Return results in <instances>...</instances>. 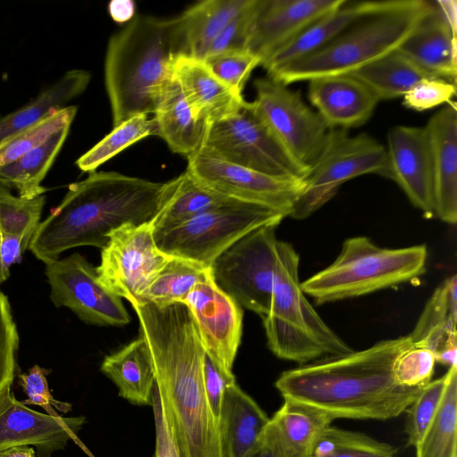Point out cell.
I'll list each match as a JSON object with an SVG mask.
<instances>
[{
  "mask_svg": "<svg viewBox=\"0 0 457 457\" xmlns=\"http://www.w3.org/2000/svg\"><path fill=\"white\" fill-rule=\"evenodd\" d=\"M153 361L162 413L178 457H227L204 386L205 351L183 303L132 306Z\"/></svg>",
  "mask_w": 457,
  "mask_h": 457,
  "instance_id": "cell-1",
  "label": "cell"
},
{
  "mask_svg": "<svg viewBox=\"0 0 457 457\" xmlns=\"http://www.w3.org/2000/svg\"><path fill=\"white\" fill-rule=\"evenodd\" d=\"M409 336L326 357L281 373L275 386L283 398L314 406L335 419L387 420L398 417L424 388H411L395 376L397 355Z\"/></svg>",
  "mask_w": 457,
  "mask_h": 457,
  "instance_id": "cell-2",
  "label": "cell"
},
{
  "mask_svg": "<svg viewBox=\"0 0 457 457\" xmlns=\"http://www.w3.org/2000/svg\"><path fill=\"white\" fill-rule=\"evenodd\" d=\"M114 171H93L68 187L61 203L40 222L29 250L44 263L79 246L103 249L110 233L128 223L151 222L170 188Z\"/></svg>",
  "mask_w": 457,
  "mask_h": 457,
  "instance_id": "cell-3",
  "label": "cell"
},
{
  "mask_svg": "<svg viewBox=\"0 0 457 457\" xmlns=\"http://www.w3.org/2000/svg\"><path fill=\"white\" fill-rule=\"evenodd\" d=\"M181 54L188 50L179 16L137 15L110 37L104 83L113 127L135 115L154 113Z\"/></svg>",
  "mask_w": 457,
  "mask_h": 457,
  "instance_id": "cell-4",
  "label": "cell"
},
{
  "mask_svg": "<svg viewBox=\"0 0 457 457\" xmlns=\"http://www.w3.org/2000/svg\"><path fill=\"white\" fill-rule=\"evenodd\" d=\"M434 1H385L313 52L270 72L268 77L288 86L322 77L349 75L397 50L431 12Z\"/></svg>",
  "mask_w": 457,
  "mask_h": 457,
  "instance_id": "cell-5",
  "label": "cell"
},
{
  "mask_svg": "<svg viewBox=\"0 0 457 457\" xmlns=\"http://www.w3.org/2000/svg\"><path fill=\"white\" fill-rule=\"evenodd\" d=\"M299 255L278 240L270 305L262 318L268 346L299 365L353 351L318 314L301 288Z\"/></svg>",
  "mask_w": 457,
  "mask_h": 457,
  "instance_id": "cell-6",
  "label": "cell"
},
{
  "mask_svg": "<svg viewBox=\"0 0 457 457\" xmlns=\"http://www.w3.org/2000/svg\"><path fill=\"white\" fill-rule=\"evenodd\" d=\"M427 260L423 245L385 248L353 237L345 240L330 265L301 282V288L321 304L358 297L419 278Z\"/></svg>",
  "mask_w": 457,
  "mask_h": 457,
  "instance_id": "cell-7",
  "label": "cell"
},
{
  "mask_svg": "<svg viewBox=\"0 0 457 457\" xmlns=\"http://www.w3.org/2000/svg\"><path fill=\"white\" fill-rule=\"evenodd\" d=\"M286 217L273 209L237 200L176 227L154 232V238L158 249L165 254L210 267L245 235L262 226H278Z\"/></svg>",
  "mask_w": 457,
  "mask_h": 457,
  "instance_id": "cell-8",
  "label": "cell"
},
{
  "mask_svg": "<svg viewBox=\"0 0 457 457\" xmlns=\"http://www.w3.org/2000/svg\"><path fill=\"white\" fill-rule=\"evenodd\" d=\"M199 150L274 177L304 179L309 172L276 137L253 102L245 101L236 113L207 124Z\"/></svg>",
  "mask_w": 457,
  "mask_h": 457,
  "instance_id": "cell-9",
  "label": "cell"
},
{
  "mask_svg": "<svg viewBox=\"0 0 457 457\" xmlns=\"http://www.w3.org/2000/svg\"><path fill=\"white\" fill-rule=\"evenodd\" d=\"M386 148L377 139L365 133L351 136L345 129H330L289 216L296 220L308 218L328 203L345 182L365 174L386 178Z\"/></svg>",
  "mask_w": 457,
  "mask_h": 457,
  "instance_id": "cell-10",
  "label": "cell"
},
{
  "mask_svg": "<svg viewBox=\"0 0 457 457\" xmlns=\"http://www.w3.org/2000/svg\"><path fill=\"white\" fill-rule=\"evenodd\" d=\"M275 225L252 230L210 266L215 283L241 307L265 317L270 309L277 261Z\"/></svg>",
  "mask_w": 457,
  "mask_h": 457,
  "instance_id": "cell-11",
  "label": "cell"
},
{
  "mask_svg": "<svg viewBox=\"0 0 457 457\" xmlns=\"http://www.w3.org/2000/svg\"><path fill=\"white\" fill-rule=\"evenodd\" d=\"M96 268L101 283L130 304L141 303L149 286L170 260L156 246L150 222L125 224L108 236Z\"/></svg>",
  "mask_w": 457,
  "mask_h": 457,
  "instance_id": "cell-12",
  "label": "cell"
},
{
  "mask_svg": "<svg viewBox=\"0 0 457 457\" xmlns=\"http://www.w3.org/2000/svg\"><path fill=\"white\" fill-rule=\"evenodd\" d=\"M253 102L259 114L287 151L310 170L320 154L329 132L316 111L301 95L270 78L254 80Z\"/></svg>",
  "mask_w": 457,
  "mask_h": 457,
  "instance_id": "cell-13",
  "label": "cell"
},
{
  "mask_svg": "<svg viewBox=\"0 0 457 457\" xmlns=\"http://www.w3.org/2000/svg\"><path fill=\"white\" fill-rule=\"evenodd\" d=\"M50 300L55 307H66L87 324L127 325L130 315L120 297L99 280L96 269L75 253L45 263Z\"/></svg>",
  "mask_w": 457,
  "mask_h": 457,
  "instance_id": "cell-14",
  "label": "cell"
},
{
  "mask_svg": "<svg viewBox=\"0 0 457 457\" xmlns=\"http://www.w3.org/2000/svg\"><path fill=\"white\" fill-rule=\"evenodd\" d=\"M187 171L206 187L228 197L265 206L289 216L304 188L303 179L274 177L236 165L198 150Z\"/></svg>",
  "mask_w": 457,
  "mask_h": 457,
  "instance_id": "cell-15",
  "label": "cell"
},
{
  "mask_svg": "<svg viewBox=\"0 0 457 457\" xmlns=\"http://www.w3.org/2000/svg\"><path fill=\"white\" fill-rule=\"evenodd\" d=\"M196 323L206 354L226 375H234L241 344L242 307L215 283L212 271L183 301Z\"/></svg>",
  "mask_w": 457,
  "mask_h": 457,
  "instance_id": "cell-16",
  "label": "cell"
},
{
  "mask_svg": "<svg viewBox=\"0 0 457 457\" xmlns=\"http://www.w3.org/2000/svg\"><path fill=\"white\" fill-rule=\"evenodd\" d=\"M85 423V417H61L34 411L17 400L11 387L0 393V452L34 446L37 457L64 449Z\"/></svg>",
  "mask_w": 457,
  "mask_h": 457,
  "instance_id": "cell-17",
  "label": "cell"
},
{
  "mask_svg": "<svg viewBox=\"0 0 457 457\" xmlns=\"http://www.w3.org/2000/svg\"><path fill=\"white\" fill-rule=\"evenodd\" d=\"M386 177L397 183L423 214L435 215L434 177L425 127L398 125L387 134Z\"/></svg>",
  "mask_w": 457,
  "mask_h": 457,
  "instance_id": "cell-18",
  "label": "cell"
},
{
  "mask_svg": "<svg viewBox=\"0 0 457 457\" xmlns=\"http://www.w3.org/2000/svg\"><path fill=\"white\" fill-rule=\"evenodd\" d=\"M346 0H257L245 49L261 65L276 51Z\"/></svg>",
  "mask_w": 457,
  "mask_h": 457,
  "instance_id": "cell-19",
  "label": "cell"
},
{
  "mask_svg": "<svg viewBox=\"0 0 457 457\" xmlns=\"http://www.w3.org/2000/svg\"><path fill=\"white\" fill-rule=\"evenodd\" d=\"M308 97L329 129H347L365 124L379 100L352 75L317 78L308 81Z\"/></svg>",
  "mask_w": 457,
  "mask_h": 457,
  "instance_id": "cell-20",
  "label": "cell"
},
{
  "mask_svg": "<svg viewBox=\"0 0 457 457\" xmlns=\"http://www.w3.org/2000/svg\"><path fill=\"white\" fill-rule=\"evenodd\" d=\"M333 420L314 406L284 398L281 407L270 418L259 444L273 457H312L320 435Z\"/></svg>",
  "mask_w": 457,
  "mask_h": 457,
  "instance_id": "cell-21",
  "label": "cell"
},
{
  "mask_svg": "<svg viewBox=\"0 0 457 457\" xmlns=\"http://www.w3.org/2000/svg\"><path fill=\"white\" fill-rule=\"evenodd\" d=\"M425 129L432 157L435 215L453 225L457 220L456 104L450 102L437 111Z\"/></svg>",
  "mask_w": 457,
  "mask_h": 457,
  "instance_id": "cell-22",
  "label": "cell"
},
{
  "mask_svg": "<svg viewBox=\"0 0 457 457\" xmlns=\"http://www.w3.org/2000/svg\"><path fill=\"white\" fill-rule=\"evenodd\" d=\"M172 75L193 116L205 124L236 113L245 102L242 95L220 80L203 59L179 55L173 64Z\"/></svg>",
  "mask_w": 457,
  "mask_h": 457,
  "instance_id": "cell-23",
  "label": "cell"
},
{
  "mask_svg": "<svg viewBox=\"0 0 457 457\" xmlns=\"http://www.w3.org/2000/svg\"><path fill=\"white\" fill-rule=\"evenodd\" d=\"M457 276L445 278L434 291L409 337L428 348L436 362L457 365Z\"/></svg>",
  "mask_w": 457,
  "mask_h": 457,
  "instance_id": "cell-24",
  "label": "cell"
},
{
  "mask_svg": "<svg viewBox=\"0 0 457 457\" xmlns=\"http://www.w3.org/2000/svg\"><path fill=\"white\" fill-rule=\"evenodd\" d=\"M398 50L435 78L456 84V33L451 29L436 1L431 12Z\"/></svg>",
  "mask_w": 457,
  "mask_h": 457,
  "instance_id": "cell-25",
  "label": "cell"
},
{
  "mask_svg": "<svg viewBox=\"0 0 457 457\" xmlns=\"http://www.w3.org/2000/svg\"><path fill=\"white\" fill-rule=\"evenodd\" d=\"M270 418L236 383L226 385L219 416L227 457H246L257 446Z\"/></svg>",
  "mask_w": 457,
  "mask_h": 457,
  "instance_id": "cell-26",
  "label": "cell"
},
{
  "mask_svg": "<svg viewBox=\"0 0 457 457\" xmlns=\"http://www.w3.org/2000/svg\"><path fill=\"white\" fill-rule=\"evenodd\" d=\"M384 3L385 1H345L337 9L309 25L295 38L270 55L262 66L269 73L313 52L360 18L381 8Z\"/></svg>",
  "mask_w": 457,
  "mask_h": 457,
  "instance_id": "cell-27",
  "label": "cell"
},
{
  "mask_svg": "<svg viewBox=\"0 0 457 457\" xmlns=\"http://www.w3.org/2000/svg\"><path fill=\"white\" fill-rule=\"evenodd\" d=\"M154 114L155 136L160 137L171 152L187 158L201 148L207 124L193 116L173 77L162 90Z\"/></svg>",
  "mask_w": 457,
  "mask_h": 457,
  "instance_id": "cell-28",
  "label": "cell"
},
{
  "mask_svg": "<svg viewBox=\"0 0 457 457\" xmlns=\"http://www.w3.org/2000/svg\"><path fill=\"white\" fill-rule=\"evenodd\" d=\"M101 371L118 387L119 395L137 405H151L155 373L143 337L105 356Z\"/></svg>",
  "mask_w": 457,
  "mask_h": 457,
  "instance_id": "cell-29",
  "label": "cell"
},
{
  "mask_svg": "<svg viewBox=\"0 0 457 457\" xmlns=\"http://www.w3.org/2000/svg\"><path fill=\"white\" fill-rule=\"evenodd\" d=\"M91 78L85 70H71L19 109L0 115V141L29 128L67 104L87 88Z\"/></svg>",
  "mask_w": 457,
  "mask_h": 457,
  "instance_id": "cell-30",
  "label": "cell"
},
{
  "mask_svg": "<svg viewBox=\"0 0 457 457\" xmlns=\"http://www.w3.org/2000/svg\"><path fill=\"white\" fill-rule=\"evenodd\" d=\"M170 181L165 199L150 222L154 232L176 227L200 213L237 201L206 187L187 171Z\"/></svg>",
  "mask_w": 457,
  "mask_h": 457,
  "instance_id": "cell-31",
  "label": "cell"
},
{
  "mask_svg": "<svg viewBox=\"0 0 457 457\" xmlns=\"http://www.w3.org/2000/svg\"><path fill=\"white\" fill-rule=\"evenodd\" d=\"M70 128L59 129L17 160L0 167V184L15 189L23 198L44 195L46 188L41 183L60 153Z\"/></svg>",
  "mask_w": 457,
  "mask_h": 457,
  "instance_id": "cell-32",
  "label": "cell"
},
{
  "mask_svg": "<svg viewBox=\"0 0 457 457\" xmlns=\"http://www.w3.org/2000/svg\"><path fill=\"white\" fill-rule=\"evenodd\" d=\"M363 82L381 100L403 96L418 82L437 79L398 49L349 74Z\"/></svg>",
  "mask_w": 457,
  "mask_h": 457,
  "instance_id": "cell-33",
  "label": "cell"
},
{
  "mask_svg": "<svg viewBox=\"0 0 457 457\" xmlns=\"http://www.w3.org/2000/svg\"><path fill=\"white\" fill-rule=\"evenodd\" d=\"M248 0H205L179 15L188 55L204 59L213 41Z\"/></svg>",
  "mask_w": 457,
  "mask_h": 457,
  "instance_id": "cell-34",
  "label": "cell"
},
{
  "mask_svg": "<svg viewBox=\"0 0 457 457\" xmlns=\"http://www.w3.org/2000/svg\"><path fill=\"white\" fill-rule=\"evenodd\" d=\"M439 407L415 446L416 457H457V365L448 368Z\"/></svg>",
  "mask_w": 457,
  "mask_h": 457,
  "instance_id": "cell-35",
  "label": "cell"
},
{
  "mask_svg": "<svg viewBox=\"0 0 457 457\" xmlns=\"http://www.w3.org/2000/svg\"><path fill=\"white\" fill-rule=\"evenodd\" d=\"M210 273V267L189 259L171 257L144 294L140 304L164 307L183 303L193 288Z\"/></svg>",
  "mask_w": 457,
  "mask_h": 457,
  "instance_id": "cell-36",
  "label": "cell"
},
{
  "mask_svg": "<svg viewBox=\"0 0 457 457\" xmlns=\"http://www.w3.org/2000/svg\"><path fill=\"white\" fill-rule=\"evenodd\" d=\"M149 136H155L154 119L148 114L135 115L113 127L109 134L76 161V165L84 172L96 171L104 162Z\"/></svg>",
  "mask_w": 457,
  "mask_h": 457,
  "instance_id": "cell-37",
  "label": "cell"
},
{
  "mask_svg": "<svg viewBox=\"0 0 457 457\" xmlns=\"http://www.w3.org/2000/svg\"><path fill=\"white\" fill-rule=\"evenodd\" d=\"M396 452L387 443L330 425L320 435L312 457H395Z\"/></svg>",
  "mask_w": 457,
  "mask_h": 457,
  "instance_id": "cell-38",
  "label": "cell"
},
{
  "mask_svg": "<svg viewBox=\"0 0 457 457\" xmlns=\"http://www.w3.org/2000/svg\"><path fill=\"white\" fill-rule=\"evenodd\" d=\"M46 195L28 199L12 194L0 184V231L2 236H15L23 239L29 248L41 220Z\"/></svg>",
  "mask_w": 457,
  "mask_h": 457,
  "instance_id": "cell-39",
  "label": "cell"
},
{
  "mask_svg": "<svg viewBox=\"0 0 457 457\" xmlns=\"http://www.w3.org/2000/svg\"><path fill=\"white\" fill-rule=\"evenodd\" d=\"M77 110L74 105L59 109L37 124L0 141V167L17 160L59 129L71 127Z\"/></svg>",
  "mask_w": 457,
  "mask_h": 457,
  "instance_id": "cell-40",
  "label": "cell"
},
{
  "mask_svg": "<svg viewBox=\"0 0 457 457\" xmlns=\"http://www.w3.org/2000/svg\"><path fill=\"white\" fill-rule=\"evenodd\" d=\"M446 384V374L431 380L406 409L407 445L415 447L434 418Z\"/></svg>",
  "mask_w": 457,
  "mask_h": 457,
  "instance_id": "cell-41",
  "label": "cell"
},
{
  "mask_svg": "<svg viewBox=\"0 0 457 457\" xmlns=\"http://www.w3.org/2000/svg\"><path fill=\"white\" fill-rule=\"evenodd\" d=\"M203 60L220 80L240 95L253 70L261 65L259 58L245 49L228 50Z\"/></svg>",
  "mask_w": 457,
  "mask_h": 457,
  "instance_id": "cell-42",
  "label": "cell"
},
{
  "mask_svg": "<svg viewBox=\"0 0 457 457\" xmlns=\"http://www.w3.org/2000/svg\"><path fill=\"white\" fill-rule=\"evenodd\" d=\"M435 364V357L428 348L411 342L397 355L395 376L402 386L423 388L432 380Z\"/></svg>",
  "mask_w": 457,
  "mask_h": 457,
  "instance_id": "cell-43",
  "label": "cell"
},
{
  "mask_svg": "<svg viewBox=\"0 0 457 457\" xmlns=\"http://www.w3.org/2000/svg\"><path fill=\"white\" fill-rule=\"evenodd\" d=\"M18 346L19 335L11 305L0 291V393L13 382Z\"/></svg>",
  "mask_w": 457,
  "mask_h": 457,
  "instance_id": "cell-44",
  "label": "cell"
},
{
  "mask_svg": "<svg viewBox=\"0 0 457 457\" xmlns=\"http://www.w3.org/2000/svg\"><path fill=\"white\" fill-rule=\"evenodd\" d=\"M49 370L36 364L27 373L19 374L20 385L28 397L21 403L25 405L40 406L50 415L59 416L54 410L69 412L71 404L58 401L52 395L46 379Z\"/></svg>",
  "mask_w": 457,
  "mask_h": 457,
  "instance_id": "cell-45",
  "label": "cell"
},
{
  "mask_svg": "<svg viewBox=\"0 0 457 457\" xmlns=\"http://www.w3.org/2000/svg\"><path fill=\"white\" fill-rule=\"evenodd\" d=\"M456 84L442 79H425L418 82L403 96L405 107L418 112L452 102Z\"/></svg>",
  "mask_w": 457,
  "mask_h": 457,
  "instance_id": "cell-46",
  "label": "cell"
},
{
  "mask_svg": "<svg viewBox=\"0 0 457 457\" xmlns=\"http://www.w3.org/2000/svg\"><path fill=\"white\" fill-rule=\"evenodd\" d=\"M256 4L257 0H248L213 41L206 56L228 50L245 49Z\"/></svg>",
  "mask_w": 457,
  "mask_h": 457,
  "instance_id": "cell-47",
  "label": "cell"
},
{
  "mask_svg": "<svg viewBox=\"0 0 457 457\" xmlns=\"http://www.w3.org/2000/svg\"><path fill=\"white\" fill-rule=\"evenodd\" d=\"M204 374L209 403L214 416L219 420L224 388L227 384L236 381L235 376L221 372L206 353L204 354Z\"/></svg>",
  "mask_w": 457,
  "mask_h": 457,
  "instance_id": "cell-48",
  "label": "cell"
},
{
  "mask_svg": "<svg viewBox=\"0 0 457 457\" xmlns=\"http://www.w3.org/2000/svg\"><path fill=\"white\" fill-rule=\"evenodd\" d=\"M28 249L23 239L15 236H2L1 262L7 276H10L11 267L21 261L24 251Z\"/></svg>",
  "mask_w": 457,
  "mask_h": 457,
  "instance_id": "cell-49",
  "label": "cell"
},
{
  "mask_svg": "<svg viewBox=\"0 0 457 457\" xmlns=\"http://www.w3.org/2000/svg\"><path fill=\"white\" fill-rule=\"evenodd\" d=\"M154 419L156 428V457H178L160 411H154Z\"/></svg>",
  "mask_w": 457,
  "mask_h": 457,
  "instance_id": "cell-50",
  "label": "cell"
},
{
  "mask_svg": "<svg viewBox=\"0 0 457 457\" xmlns=\"http://www.w3.org/2000/svg\"><path fill=\"white\" fill-rule=\"evenodd\" d=\"M136 4L132 0H112L108 4V12L117 23L129 22L135 17Z\"/></svg>",
  "mask_w": 457,
  "mask_h": 457,
  "instance_id": "cell-51",
  "label": "cell"
},
{
  "mask_svg": "<svg viewBox=\"0 0 457 457\" xmlns=\"http://www.w3.org/2000/svg\"><path fill=\"white\" fill-rule=\"evenodd\" d=\"M451 29L457 34V2L453 0L436 1Z\"/></svg>",
  "mask_w": 457,
  "mask_h": 457,
  "instance_id": "cell-52",
  "label": "cell"
},
{
  "mask_svg": "<svg viewBox=\"0 0 457 457\" xmlns=\"http://www.w3.org/2000/svg\"><path fill=\"white\" fill-rule=\"evenodd\" d=\"M36 452L31 446H15L0 452V457H35Z\"/></svg>",
  "mask_w": 457,
  "mask_h": 457,
  "instance_id": "cell-53",
  "label": "cell"
},
{
  "mask_svg": "<svg viewBox=\"0 0 457 457\" xmlns=\"http://www.w3.org/2000/svg\"><path fill=\"white\" fill-rule=\"evenodd\" d=\"M246 457H273L272 454L262 445L258 446Z\"/></svg>",
  "mask_w": 457,
  "mask_h": 457,
  "instance_id": "cell-54",
  "label": "cell"
},
{
  "mask_svg": "<svg viewBox=\"0 0 457 457\" xmlns=\"http://www.w3.org/2000/svg\"><path fill=\"white\" fill-rule=\"evenodd\" d=\"M1 243H2V234L0 231V252H1ZM8 278H9V276L6 275V273L4 272V270L3 269V265H2V262H1V253H0V285L3 284Z\"/></svg>",
  "mask_w": 457,
  "mask_h": 457,
  "instance_id": "cell-55",
  "label": "cell"
}]
</instances>
